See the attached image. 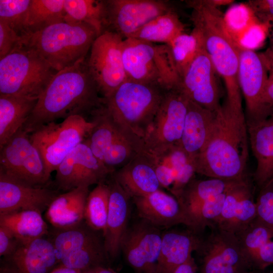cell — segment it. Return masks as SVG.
Masks as SVG:
<instances>
[{"mask_svg":"<svg viewBox=\"0 0 273 273\" xmlns=\"http://www.w3.org/2000/svg\"><path fill=\"white\" fill-rule=\"evenodd\" d=\"M0 150V172L32 186L48 182L41 155L22 128Z\"/></svg>","mask_w":273,"mask_h":273,"instance_id":"7c38bea8","label":"cell"},{"mask_svg":"<svg viewBox=\"0 0 273 273\" xmlns=\"http://www.w3.org/2000/svg\"><path fill=\"white\" fill-rule=\"evenodd\" d=\"M263 271H261V270L254 269V270H251L248 272L247 273H263Z\"/></svg>","mask_w":273,"mask_h":273,"instance_id":"6f0895ef","label":"cell"},{"mask_svg":"<svg viewBox=\"0 0 273 273\" xmlns=\"http://www.w3.org/2000/svg\"><path fill=\"white\" fill-rule=\"evenodd\" d=\"M268 78V69L264 54L239 45L238 80L245 102L247 125L266 119L273 111L263 102L264 88Z\"/></svg>","mask_w":273,"mask_h":273,"instance_id":"4fadbf2b","label":"cell"},{"mask_svg":"<svg viewBox=\"0 0 273 273\" xmlns=\"http://www.w3.org/2000/svg\"><path fill=\"white\" fill-rule=\"evenodd\" d=\"M94 124L93 119L73 115L60 123L42 125L29 133L30 141L43 159L49 180L64 158L87 138Z\"/></svg>","mask_w":273,"mask_h":273,"instance_id":"ba28073f","label":"cell"},{"mask_svg":"<svg viewBox=\"0 0 273 273\" xmlns=\"http://www.w3.org/2000/svg\"><path fill=\"white\" fill-rule=\"evenodd\" d=\"M268 69V77L273 78V51H268L264 54Z\"/></svg>","mask_w":273,"mask_h":273,"instance_id":"f907efd6","label":"cell"},{"mask_svg":"<svg viewBox=\"0 0 273 273\" xmlns=\"http://www.w3.org/2000/svg\"><path fill=\"white\" fill-rule=\"evenodd\" d=\"M94 269L95 273H117L113 269L106 267L105 265L99 266Z\"/></svg>","mask_w":273,"mask_h":273,"instance_id":"db71d44e","label":"cell"},{"mask_svg":"<svg viewBox=\"0 0 273 273\" xmlns=\"http://www.w3.org/2000/svg\"><path fill=\"white\" fill-rule=\"evenodd\" d=\"M255 204L256 218L273 227V180L259 189Z\"/></svg>","mask_w":273,"mask_h":273,"instance_id":"ee69618b","label":"cell"},{"mask_svg":"<svg viewBox=\"0 0 273 273\" xmlns=\"http://www.w3.org/2000/svg\"><path fill=\"white\" fill-rule=\"evenodd\" d=\"M31 0H0V20L23 38L27 35L26 20Z\"/></svg>","mask_w":273,"mask_h":273,"instance_id":"7bdbcfd3","label":"cell"},{"mask_svg":"<svg viewBox=\"0 0 273 273\" xmlns=\"http://www.w3.org/2000/svg\"><path fill=\"white\" fill-rule=\"evenodd\" d=\"M88 188L78 187L56 197L45 213L46 219L54 228L69 229L84 221Z\"/></svg>","mask_w":273,"mask_h":273,"instance_id":"83f0119b","label":"cell"},{"mask_svg":"<svg viewBox=\"0 0 273 273\" xmlns=\"http://www.w3.org/2000/svg\"><path fill=\"white\" fill-rule=\"evenodd\" d=\"M123 40L117 33L107 30L97 37L86 58L103 98L108 97L126 80L122 60Z\"/></svg>","mask_w":273,"mask_h":273,"instance_id":"8fae6325","label":"cell"},{"mask_svg":"<svg viewBox=\"0 0 273 273\" xmlns=\"http://www.w3.org/2000/svg\"><path fill=\"white\" fill-rule=\"evenodd\" d=\"M92 119L94 121L95 124L85 141L94 155L103 162L104 155L108 148L126 130L113 121L103 106L94 113Z\"/></svg>","mask_w":273,"mask_h":273,"instance_id":"836d02e7","label":"cell"},{"mask_svg":"<svg viewBox=\"0 0 273 273\" xmlns=\"http://www.w3.org/2000/svg\"><path fill=\"white\" fill-rule=\"evenodd\" d=\"M189 102L177 87L167 90L144 139V150L158 153L179 144Z\"/></svg>","mask_w":273,"mask_h":273,"instance_id":"30bf717a","label":"cell"},{"mask_svg":"<svg viewBox=\"0 0 273 273\" xmlns=\"http://www.w3.org/2000/svg\"><path fill=\"white\" fill-rule=\"evenodd\" d=\"M122 60L126 80L156 84L166 90L176 87L179 83L180 78L166 44L125 38Z\"/></svg>","mask_w":273,"mask_h":273,"instance_id":"8992f818","label":"cell"},{"mask_svg":"<svg viewBox=\"0 0 273 273\" xmlns=\"http://www.w3.org/2000/svg\"><path fill=\"white\" fill-rule=\"evenodd\" d=\"M55 183L59 190L69 191L105 183L113 173L93 154L84 141L77 146L56 170Z\"/></svg>","mask_w":273,"mask_h":273,"instance_id":"5bb4252c","label":"cell"},{"mask_svg":"<svg viewBox=\"0 0 273 273\" xmlns=\"http://www.w3.org/2000/svg\"><path fill=\"white\" fill-rule=\"evenodd\" d=\"M132 199L141 218L159 229L180 224L192 229L190 217L179 201L161 189Z\"/></svg>","mask_w":273,"mask_h":273,"instance_id":"ffe728a7","label":"cell"},{"mask_svg":"<svg viewBox=\"0 0 273 273\" xmlns=\"http://www.w3.org/2000/svg\"><path fill=\"white\" fill-rule=\"evenodd\" d=\"M253 185L249 176L232 180L215 227L237 234L256 217Z\"/></svg>","mask_w":273,"mask_h":273,"instance_id":"ac0fdd59","label":"cell"},{"mask_svg":"<svg viewBox=\"0 0 273 273\" xmlns=\"http://www.w3.org/2000/svg\"><path fill=\"white\" fill-rule=\"evenodd\" d=\"M231 181L214 178L207 179L194 178L186 186L176 199L190 217L191 214L204 202L224 193Z\"/></svg>","mask_w":273,"mask_h":273,"instance_id":"d6a6232c","label":"cell"},{"mask_svg":"<svg viewBox=\"0 0 273 273\" xmlns=\"http://www.w3.org/2000/svg\"><path fill=\"white\" fill-rule=\"evenodd\" d=\"M263 102L269 109H273V78L269 77L263 93Z\"/></svg>","mask_w":273,"mask_h":273,"instance_id":"c3c4849f","label":"cell"},{"mask_svg":"<svg viewBox=\"0 0 273 273\" xmlns=\"http://www.w3.org/2000/svg\"><path fill=\"white\" fill-rule=\"evenodd\" d=\"M166 44L179 78L198 53L204 47L202 36L195 28L190 34L184 32Z\"/></svg>","mask_w":273,"mask_h":273,"instance_id":"8d00e7d4","label":"cell"},{"mask_svg":"<svg viewBox=\"0 0 273 273\" xmlns=\"http://www.w3.org/2000/svg\"><path fill=\"white\" fill-rule=\"evenodd\" d=\"M97 231L85 221L69 229H55L49 238L57 252L59 261L69 253L101 240Z\"/></svg>","mask_w":273,"mask_h":273,"instance_id":"e575fe53","label":"cell"},{"mask_svg":"<svg viewBox=\"0 0 273 273\" xmlns=\"http://www.w3.org/2000/svg\"><path fill=\"white\" fill-rule=\"evenodd\" d=\"M98 36L88 24L64 21L23 38L22 43L58 72L86 58Z\"/></svg>","mask_w":273,"mask_h":273,"instance_id":"277c9868","label":"cell"},{"mask_svg":"<svg viewBox=\"0 0 273 273\" xmlns=\"http://www.w3.org/2000/svg\"><path fill=\"white\" fill-rule=\"evenodd\" d=\"M64 0H31L26 20V36L64 21Z\"/></svg>","mask_w":273,"mask_h":273,"instance_id":"d590c367","label":"cell"},{"mask_svg":"<svg viewBox=\"0 0 273 273\" xmlns=\"http://www.w3.org/2000/svg\"><path fill=\"white\" fill-rule=\"evenodd\" d=\"M162 235L160 229L142 219L127 228L121 251L128 264L138 273H155Z\"/></svg>","mask_w":273,"mask_h":273,"instance_id":"e0dca14e","label":"cell"},{"mask_svg":"<svg viewBox=\"0 0 273 273\" xmlns=\"http://www.w3.org/2000/svg\"><path fill=\"white\" fill-rule=\"evenodd\" d=\"M247 127L249 146L256 162L253 180L260 189L273 180V111Z\"/></svg>","mask_w":273,"mask_h":273,"instance_id":"cb8c5ba5","label":"cell"},{"mask_svg":"<svg viewBox=\"0 0 273 273\" xmlns=\"http://www.w3.org/2000/svg\"><path fill=\"white\" fill-rule=\"evenodd\" d=\"M57 72L34 50L20 46L0 59V95L38 98Z\"/></svg>","mask_w":273,"mask_h":273,"instance_id":"52a82bcc","label":"cell"},{"mask_svg":"<svg viewBox=\"0 0 273 273\" xmlns=\"http://www.w3.org/2000/svg\"><path fill=\"white\" fill-rule=\"evenodd\" d=\"M108 30L130 37L156 17L173 9L164 0H106Z\"/></svg>","mask_w":273,"mask_h":273,"instance_id":"9a60e30c","label":"cell"},{"mask_svg":"<svg viewBox=\"0 0 273 273\" xmlns=\"http://www.w3.org/2000/svg\"><path fill=\"white\" fill-rule=\"evenodd\" d=\"M207 2L212 6L217 8L222 6L230 5L234 2L232 0H206Z\"/></svg>","mask_w":273,"mask_h":273,"instance_id":"816d5d0a","label":"cell"},{"mask_svg":"<svg viewBox=\"0 0 273 273\" xmlns=\"http://www.w3.org/2000/svg\"><path fill=\"white\" fill-rule=\"evenodd\" d=\"M87 67L86 58L57 72L39 96L23 126L28 133L40 126L73 115L86 118L103 106V98Z\"/></svg>","mask_w":273,"mask_h":273,"instance_id":"6da1fadb","label":"cell"},{"mask_svg":"<svg viewBox=\"0 0 273 273\" xmlns=\"http://www.w3.org/2000/svg\"><path fill=\"white\" fill-rule=\"evenodd\" d=\"M254 269L273 265V227L256 218L236 234Z\"/></svg>","mask_w":273,"mask_h":273,"instance_id":"484cf974","label":"cell"},{"mask_svg":"<svg viewBox=\"0 0 273 273\" xmlns=\"http://www.w3.org/2000/svg\"><path fill=\"white\" fill-rule=\"evenodd\" d=\"M217 74L204 47L183 73L177 87L189 100L216 111L221 106Z\"/></svg>","mask_w":273,"mask_h":273,"instance_id":"2e32d148","label":"cell"},{"mask_svg":"<svg viewBox=\"0 0 273 273\" xmlns=\"http://www.w3.org/2000/svg\"><path fill=\"white\" fill-rule=\"evenodd\" d=\"M216 111L204 108L189 100L182 136L179 144L194 162L209 139Z\"/></svg>","mask_w":273,"mask_h":273,"instance_id":"4316f807","label":"cell"},{"mask_svg":"<svg viewBox=\"0 0 273 273\" xmlns=\"http://www.w3.org/2000/svg\"><path fill=\"white\" fill-rule=\"evenodd\" d=\"M64 6L66 22L88 24L99 36L108 30L106 0H64Z\"/></svg>","mask_w":273,"mask_h":273,"instance_id":"4dcf8cb0","label":"cell"},{"mask_svg":"<svg viewBox=\"0 0 273 273\" xmlns=\"http://www.w3.org/2000/svg\"><path fill=\"white\" fill-rule=\"evenodd\" d=\"M225 197L226 191L204 202L195 210L190 215L193 223L192 230L202 235L206 228H215L221 215Z\"/></svg>","mask_w":273,"mask_h":273,"instance_id":"60d3db41","label":"cell"},{"mask_svg":"<svg viewBox=\"0 0 273 273\" xmlns=\"http://www.w3.org/2000/svg\"><path fill=\"white\" fill-rule=\"evenodd\" d=\"M144 149L143 139L125 131L108 148L104 155L103 162L114 172L116 168H120L126 164Z\"/></svg>","mask_w":273,"mask_h":273,"instance_id":"74e56055","label":"cell"},{"mask_svg":"<svg viewBox=\"0 0 273 273\" xmlns=\"http://www.w3.org/2000/svg\"><path fill=\"white\" fill-rule=\"evenodd\" d=\"M167 90L156 84L126 80L103 98V106L116 124L144 140Z\"/></svg>","mask_w":273,"mask_h":273,"instance_id":"5b68a950","label":"cell"},{"mask_svg":"<svg viewBox=\"0 0 273 273\" xmlns=\"http://www.w3.org/2000/svg\"><path fill=\"white\" fill-rule=\"evenodd\" d=\"M108 258L104 242L101 239L63 257L61 259L59 266L82 272L104 265Z\"/></svg>","mask_w":273,"mask_h":273,"instance_id":"ab89813d","label":"cell"},{"mask_svg":"<svg viewBox=\"0 0 273 273\" xmlns=\"http://www.w3.org/2000/svg\"><path fill=\"white\" fill-rule=\"evenodd\" d=\"M247 4L261 22L270 25L273 21V0H251Z\"/></svg>","mask_w":273,"mask_h":273,"instance_id":"bcb514c9","label":"cell"},{"mask_svg":"<svg viewBox=\"0 0 273 273\" xmlns=\"http://www.w3.org/2000/svg\"><path fill=\"white\" fill-rule=\"evenodd\" d=\"M272 43H273V31H272ZM273 51V50H272Z\"/></svg>","mask_w":273,"mask_h":273,"instance_id":"680465c9","label":"cell"},{"mask_svg":"<svg viewBox=\"0 0 273 273\" xmlns=\"http://www.w3.org/2000/svg\"><path fill=\"white\" fill-rule=\"evenodd\" d=\"M20 242L6 228L0 225V256H11L16 250Z\"/></svg>","mask_w":273,"mask_h":273,"instance_id":"7dc6e473","label":"cell"},{"mask_svg":"<svg viewBox=\"0 0 273 273\" xmlns=\"http://www.w3.org/2000/svg\"><path fill=\"white\" fill-rule=\"evenodd\" d=\"M249 147L245 113L221 105L207 143L194 161L196 173L227 180L246 177Z\"/></svg>","mask_w":273,"mask_h":273,"instance_id":"7a4b0ae2","label":"cell"},{"mask_svg":"<svg viewBox=\"0 0 273 273\" xmlns=\"http://www.w3.org/2000/svg\"><path fill=\"white\" fill-rule=\"evenodd\" d=\"M0 273H19L13 266L9 263L1 267Z\"/></svg>","mask_w":273,"mask_h":273,"instance_id":"11a10c76","label":"cell"},{"mask_svg":"<svg viewBox=\"0 0 273 273\" xmlns=\"http://www.w3.org/2000/svg\"><path fill=\"white\" fill-rule=\"evenodd\" d=\"M109 209L103 232L105 251L108 258H115L121 251V244L128 228L131 197L111 175Z\"/></svg>","mask_w":273,"mask_h":273,"instance_id":"44dd1931","label":"cell"},{"mask_svg":"<svg viewBox=\"0 0 273 273\" xmlns=\"http://www.w3.org/2000/svg\"><path fill=\"white\" fill-rule=\"evenodd\" d=\"M109 197L108 183L98 184L89 193L85 207L84 221L95 231L103 232L105 229Z\"/></svg>","mask_w":273,"mask_h":273,"instance_id":"f35d334b","label":"cell"},{"mask_svg":"<svg viewBox=\"0 0 273 273\" xmlns=\"http://www.w3.org/2000/svg\"><path fill=\"white\" fill-rule=\"evenodd\" d=\"M58 195L57 191L30 185L0 172V214L23 210L42 213Z\"/></svg>","mask_w":273,"mask_h":273,"instance_id":"d6986e66","label":"cell"},{"mask_svg":"<svg viewBox=\"0 0 273 273\" xmlns=\"http://www.w3.org/2000/svg\"><path fill=\"white\" fill-rule=\"evenodd\" d=\"M186 3L192 10L194 28L201 34L205 50L224 82L226 97L223 105L235 112H244L238 80L239 44L228 31L224 14L206 0Z\"/></svg>","mask_w":273,"mask_h":273,"instance_id":"3957f363","label":"cell"},{"mask_svg":"<svg viewBox=\"0 0 273 273\" xmlns=\"http://www.w3.org/2000/svg\"><path fill=\"white\" fill-rule=\"evenodd\" d=\"M81 273H95L94 268L85 270L81 272Z\"/></svg>","mask_w":273,"mask_h":273,"instance_id":"9f6ffc18","label":"cell"},{"mask_svg":"<svg viewBox=\"0 0 273 273\" xmlns=\"http://www.w3.org/2000/svg\"><path fill=\"white\" fill-rule=\"evenodd\" d=\"M197 266L192 256L188 261L179 265L173 273H197Z\"/></svg>","mask_w":273,"mask_h":273,"instance_id":"681fc988","label":"cell"},{"mask_svg":"<svg viewBox=\"0 0 273 273\" xmlns=\"http://www.w3.org/2000/svg\"><path fill=\"white\" fill-rule=\"evenodd\" d=\"M224 19L228 31L238 44L250 29L260 21L247 4L231 7L224 15Z\"/></svg>","mask_w":273,"mask_h":273,"instance_id":"b9f144b4","label":"cell"},{"mask_svg":"<svg viewBox=\"0 0 273 273\" xmlns=\"http://www.w3.org/2000/svg\"><path fill=\"white\" fill-rule=\"evenodd\" d=\"M272 266H273V265H272ZM272 273H273V271H272Z\"/></svg>","mask_w":273,"mask_h":273,"instance_id":"91938a15","label":"cell"},{"mask_svg":"<svg viewBox=\"0 0 273 273\" xmlns=\"http://www.w3.org/2000/svg\"><path fill=\"white\" fill-rule=\"evenodd\" d=\"M38 97L0 95V148L21 129L28 120Z\"/></svg>","mask_w":273,"mask_h":273,"instance_id":"f1b7e54d","label":"cell"},{"mask_svg":"<svg viewBox=\"0 0 273 273\" xmlns=\"http://www.w3.org/2000/svg\"><path fill=\"white\" fill-rule=\"evenodd\" d=\"M46 236L20 243L15 252L6 258L9 263L19 273H51L60 261L52 242Z\"/></svg>","mask_w":273,"mask_h":273,"instance_id":"603a6c76","label":"cell"},{"mask_svg":"<svg viewBox=\"0 0 273 273\" xmlns=\"http://www.w3.org/2000/svg\"><path fill=\"white\" fill-rule=\"evenodd\" d=\"M202 235L188 229L162 232V242L155 273H173L196 252Z\"/></svg>","mask_w":273,"mask_h":273,"instance_id":"d4e9b609","label":"cell"},{"mask_svg":"<svg viewBox=\"0 0 273 273\" xmlns=\"http://www.w3.org/2000/svg\"><path fill=\"white\" fill-rule=\"evenodd\" d=\"M184 31V24L172 10L154 18L130 37L153 43L168 44Z\"/></svg>","mask_w":273,"mask_h":273,"instance_id":"1f68e13d","label":"cell"},{"mask_svg":"<svg viewBox=\"0 0 273 273\" xmlns=\"http://www.w3.org/2000/svg\"><path fill=\"white\" fill-rule=\"evenodd\" d=\"M22 40V37L7 24L0 20V59L23 45Z\"/></svg>","mask_w":273,"mask_h":273,"instance_id":"f6af8a7d","label":"cell"},{"mask_svg":"<svg viewBox=\"0 0 273 273\" xmlns=\"http://www.w3.org/2000/svg\"><path fill=\"white\" fill-rule=\"evenodd\" d=\"M51 273H81V272L77 270L59 266Z\"/></svg>","mask_w":273,"mask_h":273,"instance_id":"f5cc1de1","label":"cell"},{"mask_svg":"<svg viewBox=\"0 0 273 273\" xmlns=\"http://www.w3.org/2000/svg\"><path fill=\"white\" fill-rule=\"evenodd\" d=\"M202 236L196 252L201 258L199 273H247L254 270L236 234L217 228Z\"/></svg>","mask_w":273,"mask_h":273,"instance_id":"9c48e42d","label":"cell"},{"mask_svg":"<svg viewBox=\"0 0 273 273\" xmlns=\"http://www.w3.org/2000/svg\"><path fill=\"white\" fill-rule=\"evenodd\" d=\"M112 176L131 199L161 189L152 158L144 149Z\"/></svg>","mask_w":273,"mask_h":273,"instance_id":"7402d4cb","label":"cell"},{"mask_svg":"<svg viewBox=\"0 0 273 273\" xmlns=\"http://www.w3.org/2000/svg\"><path fill=\"white\" fill-rule=\"evenodd\" d=\"M41 212L23 210L0 214V225L9 230L21 243L49 234Z\"/></svg>","mask_w":273,"mask_h":273,"instance_id":"f546056e","label":"cell"}]
</instances>
